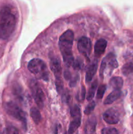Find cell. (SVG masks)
<instances>
[{
    "mask_svg": "<svg viewBox=\"0 0 133 134\" xmlns=\"http://www.w3.org/2000/svg\"><path fill=\"white\" fill-rule=\"evenodd\" d=\"M123 85V80L120 77H113L110 81V86L113 90H121Z\"/></svg>",
    "mask_w": 133,
    "mask_h": 134,
    "instance_id": "cell-15",
    "label": "cell"
},
{
    "mask_svg": "<svg viewBox=\"0 0 133 134\" xmlns=\"http://www.w3.org/2000/svg\"><path fill=\"white\" fill-rule=\"evenodd\" d=\"M3 134H19V132L15 127L10 126L5 128Z\"/></svg>",
    "mask_w": 133,
    "mask_h": 134,
    "instance_id": "cell-24",
    "label": "cell"
},
{
    "mask_svg": "<svg viewBox=\"0 0 133 134\" xmlns=\"http://www.w3.org/2000/svg\"><path fill=\"white\" fill-rule=\"evenodd\" d=\"M98 86V82L96 80H95L94 82H93V83L91 84V87L89 88V90L88 93H87V99L88 101H91V99H93L94 96H95V91H96V89L97 88Z\"/></svg>",
    "mask_w": 133,
    "mask_h": 134,
    "instance_id": "cell-17",
    "label": "cell"
},
{
    "mask_svg": "<svg viewBox=\"0 0 133 134\" xmlns=\"http://www.w3.org/2000/svg\"><path fill=\"white\" fill-rule=\"evenodd\" d=\"M78 81H79V75H78V74H76L73 77H71L70 81V87H74V86H76Z\"/></svg>",
    "mask_w": 133,
    "mask_h": 134,
    "instance_id": "cell-26",
    "label": "cell"
},
{
    "mask_svg": "<svg viewBox=\"0 0 133 134\" xmlns=\"http://www.w3.org/2000/svg\"><path fill=\"white\" fill-rule=\"evenodd\" d=\"M98 69V62L96 60L93 62L91 65L89 66L86 75V81L87 82H90L92 81L93 78L96 74Z\"/></svg>",
    "mask_w": 133,
    "mask_h": 134,
    "instance_id": "cell-11",
    "label": "cell"
},
{
    "mask_svg": "<svg viewBox=\"0 0 133 134\" xmlns=\"http://www.w3.org/2000/svg\"><path fill=\"white\" fill-rule=\"evenodd\" d=\"M16 16L10 6L0 10V39H7L13 34L16 25Z\"/></svg>",
    "mask_w": 133,
    "mask_h": 134,
    "instance_id": "cell-1",
    "label": "cell"
},
{
    "mask_svg": "<svg viewBox=\"0 0 133 134\" xmlns=\"http://www.w3.org/2000/svg\"><path fill=\"white\" fill-rule=\"evenodd\" d=\"M50 65L51 70L53 72L56 78V81H60L61 79V66L60 60L57 56L51 55L50 56Z\"/></svg>",
    "mask_w": 133,
    "mask_h": 134,
    "instance_id": "cell-8",
    "label": "cell"
},
{
    "mask_svg": "<svg viewBox=\"0 0 133 134\" xmlns=\"http://www.w3.org/2000/svg\"><path fill=\"white\" fill-rule=\"evenodd\" d=\"M95 107V102L93 101V102H91V103H89V105H87L86 106V109H85L84 110V113L86 114V115H89V114H91V113L93 111Z\"/></svg>",
    "mask_w": 133,
    "mask_h": 134,
    "instance_id": "cell-23",
    "label": "cell"
},
{
    "mask_svg": "<svg viewBox=\"0 0 133 134\" xmlns=\"http://www.w3.org/2000/svg\"><path fill=\"white\" fill-rule=\"evenodd\" d=\"M78 49L80 53L84 56L86 59L89 60L92 50V43L91 40L86 37H81L78 42Z\"/></svg>",
    "mask_w": 133,
    "mask_h": 134,
    "instance_id": "cell-7",
    "label": "cell"
},
{
    "mask_svg": "<svg viewBox=\"0 0 133 134\" xmlns=\"http://www.w3.org/2000/svg\"><path fill=\"white\" fill-rule=\"evenodd\" d=\"M102 134H118V131L113 128H105L102 130Z\"/></svg>",
    "mask_w": 133,
    "mask_h": 134,
    "instance_id": "cell-25",
    "label": "cell"
},
{
    "mask_svg": "<svg viewBox=\"0 0 133 134\" xmlns=\"http://www.w3.org/2000/svg\"><path fill=\"white\" fill-rule=\"evenodd\" d=\"M83 63L82 61V59L80 58H77L75 60H74V62H73L72 67L75 70H80L83 68Z\"/></svg>",
    "mask_w": 133,
    "mask_h": 134,
    "instance_id": "cell-19",
    "label": "cell"
},
{
    "mask_svg": "<svg viewBox=\"0 0 133 134\" xmlns=\"http://www.w3.org/2000/svg\"><path fill=\"white\" fill-rule=\"evenodd\" d=\"M106 90V86L105 85H100L96 92V98L98 99H101L104 96Z\"/></svg>",
    "mask_w": 133,
    "mask_h": 134,
    "instance_id": "cell-20",
    "label": "cell"
},
{
    "mask_svg": "<svg viewBox=\"0 0 133 134\" xmlns=\"http://www.w3.org/2000/svg\"><path fill=\"white\" fill-rule=\"evenodd\" d=\"M0 134H2V133H1V132H0Z\"/></svg>",
    "mask_w": 133,
    "mask_h": 134,
    "instance_id": "cell-29",
    "label": "cell"
},
{
    "mask_svg": "<svg viewBox=\"0 0 133 134\" xmlns=\"http://www.w3.org/2000/svg\"><path fill=\"white\" fill-rule=\"evenodd\" d=\"M107 41L104 39H100L96 41V43L94 47V52L95 55L96 57H100L105 52L106 48Z\"/></svg>",
    "mask_w": 133,
    "mask_h": 134,
    "instance_id": "cell-10",
    "label": "cell"
},
{
    "mask_svg": "<svg viewBox=\"0 0 133 134\" xmlns=\"http://www.w3.org/2000/svg\"><path fill=\"white\" fill-rule=\"evenodd\" d=\"M121 95V90H113V91L112 92L107 96V98H106L105 100H104V103L105 105L112 104V103L116 102L118 98H119Z\"/></svg>",
    "mask_w": 133,
    "mask_h": 134,
    "instance_id": "cell-14",
    "label": "cell"
},
{
    "mask_svg": "<svg viewBox=\"0 0 133 134\" xmlns=\"http://www.w3.org/2000/svg\"><path fill=\"white\" fill-rule=\"evenodd\" d=\"M30 115L33 120L36 124H38L41 120V115L38 109L36 107H32L30 109Z\"/></svg>",
    "mask_w": 133,
    "mask_h": 134,
    "instance_id": "cell-16",
    "label": "cell"
},
{
    "mask_svg": "<svg viewBox=\"0 0 133 134\" xmlns=\"http://www.w3.org/2000/svg\"><path fill=\"white\" fill-rule=\"evenodd\" d=\"M64 77H65V79L69 80L71 78V74H70V71H65V73H64Z\"/></svg>",
    "mask_w": 133,
    "mask_h": 134,
    "instance_id": "cell-28",
    "label": "cell"
},
{
    "mask_svg": "<svg viewBox=\"0 0 133 134\" xmlns=\"http://www.w3.org/2000/svg\"><path fill=\"white\" fill-rule=\"evenodd\" d=\"M27 68L39 79L44 81H48L49 79V71L43 60L39 58L33 59L28 63Z\"/></svg>",
    "mask_w": 133,
    "mask_h": 134,
    "instance_id": "cell-3",
    "label": "cell"
},
{
    "mask_svg": "<svg viewBox=\"0 0 133 134\" xmlns=\"http://www.w3.org/2000/svg\"><path fill=\"white\" fill-rule=\"evenodd\" d=\"M86 96V88L84 86H82L80 90L78 91V92L76 94V99L79 102H82L83 101Z\"/></svg>",
    "mask_w": 133,
    "mask_h": 134,
    "instance_id": "cell-21",
    "label": "cell"
},
{
    "mask_svg": "<svg viewBox=\"0 0 133 134\" xmlns=\"http://www.w3.org/2000/svg\"><path fill=\"white\" fill-rule=\"evenodd\" d=\"M121 71H122L123 74L125 76L131 74L132 73H133V63H128V64H125L122 67Z\"/></svg>",
    "mask_w": 133,
    "mask_h": 134,
    "instance_id": "cell-18",
    "label": "cell"
},
{
    "mask_svg": "<svg viewBox=\"0 0 133 134\" xmlns=\"http://www.w3.org/2000/svg\"><path fill=\"white\" fill-rule=\"evenodd\" d=\"M29 88L35 103L39 108L43 109L44 105L45 96L41 87L39 86V83L36 81L31 80L29 82Z\"/></svg>",
    "mask_w": 133,
    "mask_h": 134,
    "instance_id": "cell-6",
    "label": "cell"
},
{
    "mask_svg": "<svg viewBox=\"0 0 133 134\" xmlns=\"http://www.w3.org/2000/svg\"><path fill=\"white\" fill-rule=\"evenodd\" d=\"M70 95H69V93H67L66 92L62 93V99L63 102L68 103V102H69V100H70Z\"/></svg>",
    "mask_w": 133,
    "mask_h": 134,
    "instance_id": "cell-27",
    "label": "cell"
},
{
    "mask_svg": "<svg viewBox=\"0 0 133 134\" xmlns=\"http://www.w3.org/2000/svg\"><path fill=\"white\" fill-rule=\"evenodd\" d=\"M96 126V119L95 116H91L87 120L85 125V133L93 134L95 132Z\"/></svg>",
    "mask_w": 133,
    "mask_h": 134,
    "instance_id": "cell-12",
    "label": "cell"
},
{
    "mask_svg": "<svg viewBox=\"0 0 133 134\" xmlns=\"http://www.w3.org/2000/svg\"><path fill=\"white\" fill-rule=\"evenodd\" d=\"M74 41V33L72 30H66L60 36L59 47L65 65L68 68L72 66L74 62L72 48Z\"/></svg>",
    "mask_w": 133,
    "mask_h": 134,
    "instance_id": "cell-2",
    "label": "cell"
},
{
    "mask_svg": "<svg viewBox=\"0 0 133 134\" xmlns=\"http://www.w3.org/2000/svg\"><path fill=\"white\" fill-rule=\"evenodd\" d=\"M70 115L71 116H81V111L80 108L78 105H74L70 109Z\"/></svg>",
    "mask_w": 133,
    "mask_h": 134,
    "instance_id": "cell-22",
    "label": "cell"
},
{
    "mask_svg": "<svg viewBox=\"0 0 133 134\" xmlns=\"http://www.w3.org/2000/svg\"><path fill=\"white\" fill-rule=\"evenodd\" d=\"M118 67V63L116 58V56L113 53H110L103 58L99 69V75L100 78L103 79L104 74L106 71H109L110 73H112V71Z\"/></svg>",
    "mask_w": 133,
    "mask_h": 134,
    "instance_id": "cell-5",
    "label": "cell"
},
{
    "mask_svg": "<svg viewBox=\"0 0 133 134\" xmlns=\"http://www.w3.org/2000/svg\"><path fill=\"white\" fill-rule=\"evenodd\" d=\"M72 120H71L68 130L67 134H73L81 124V116H72Z\"/></svg>",
    "mask_w": 133,
    "mask_h": 134,
    "instance_id": "cell-13",
    "label": "cell"
},
{
    "mask_svg": "<svg viewBox=\"0 0 133 134\" xmlns=\"http://www.w3.org/2000/svg\"><path fill=\"white\" fill-rule=\"evenodd\" d=\"M102 117L104 121L108 124H116L119 120L118 112L113 108H110L106 110L103 114Z\"/></svg>",
    "mask_w": 133,
    "mask_h": 134,
    "instance_id": "cell-9",
    "label": "cell"
},
{
    "mask_svg": "<svg viewBox=\"0 0 133 134\" xmlns=\"http://www.w3.org/2000/svg\"><path fill=\"white\" fill-rule=\"evenodd\" d=\"M5 109L6 112L14 119L20 121L24 130H27V116L26 114L19 106L13 102L5 103Z\"/></svg>",
    "mask_w": 133,
    "mask_h": 134,
    "instance_id": "cell-4",
    "label": "cell"
}]
</instances>
